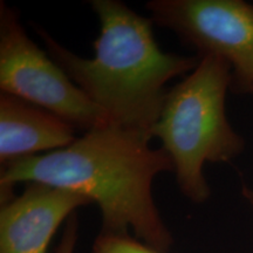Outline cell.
<instances>
[{"instance_id": "cell-1", "label": "cell", "mask_w": 253, "mask_h": 253, "mask_svg": "<svg viewBox=\"0 0 253 253\" xmlns=\"http://www.w3.org/2000/svg\"><path fill=\"white\" fill-rule=\"evenodd\" d=\"M147 132L107 125L91 129L71 145L1 164L0 202L13 198L19 183H42L86 196L96 203L106 232L130 235L160 253L173 244L153 197V182L173 171L162 148L150 147Z\"/></svg>"}, {"instance_id": "cell-2", "label": "cell", "mask_w": 253, "mask_h": 253, "mask_svg": "<svg viewBox=\"0 0 253 253\" xmlns=\"http://www.w3.org/2000/svg\"><path fill=\"white\" fill-rule=\"evenodd\" d=\"M100 24L94 58L84 59L34 25L47 53L110 125L150 135L161 115L171 79L191 73L199 58L166 53L154 38L151 18L142 17L119 0H91Z\"/></svg>"}, {"instance_id": "cell-3", "label": "cell", "mask_w": 253, "mask_h": 253, "mask_svg": "<svg viewBox=\"0 0 253 253\" xmlns=\"http://www.w3.org/2000/svg\"><path fill=\"white\" fill-rule=\"evenodd\" d=\"M231 82V66L225 60L201 56L197 67L168 90L150 130L151 138H158L171 158L178 188L192 203H204L211 195L205 163L231 162L245 148L226 118Z\"/></svg>"}, {"instance_id": "cell-4", "label": "cell", "mask_w": 253, "mask_h": 253, "mask_svg": "<svg viewBox=\"0 0 253 253\" xmlns=\"http://www.w3.org/2000/svg\"><path fill=\"white\" fill-rule=\"evenodd\" d=\"M0 89L84 132L110 125L106 114L30 39L17 11L4 1H0Z\"/></svg>"}, {"instance_id": "cell-5", "label": "cell", "mask_w": 253, "mask_h": 253, "mask_svg": "<svg viewBox=\"0 0 253 253\" xmlns=\"http://www.w3.org/2000/svg\"><path fill=\"white\" fill-rule=\"evenodd\" d=\"M151 20L194 47L197 56L214 55L233 69L237 87L253 79V5L242 0H153Z\"/></svg>"}, {"instance_id": "cell-6", "label": "cell", "mask_w": 253, "mask_h": 253, "mask_svg": "<svg viewBox=\"0 0 253 253\" xmlns=\"http://www.w3.org/2000/svg\"><path fill=\"white\" fill-rule=\"evenodd\" d=\"M86 196L42 183H26L23 194L0 209V253H47L53 236Z\"/></svg>"}, {"instance_id": "cell-7", "label": "cell", "mask_w": 253, "mask_h": 253, "mask_svg": "<svg viewBox=\"0 0 253 253\" xmlns=\"http://www.w3.org/2000/svg\"><path fill=\"white\" fill-rule=\"evenodd\" d=\"M75 140V128L65 120L19 97L0 95L1 164L63 149Z\"/></svg>"}, {"instance_id": "cell-8", "label": "cell", "mask_w": 253, "mask_h": 253, "mask_svg": "<svg viewBox=\"0 0 253 253\" xmlns=\"http://www.w3.org/2000/svg\"><path fill=\"white\" fill-rule=\"evenodd\" d=\"M90 253H160L130 235L101 231Z\"/></svg>"}, {"instance_id": "cell-9", "label": "cell", "mask_w": 253, "mask_h": 253, "mask_svg": "<svg viewBox=\"0 0 253 253\" xmlns=\"http://www.w3.org/2000/svg\"><path fill=\"white\" fill-rule=\"evenodd\" d=\"M78 230L79 220L77 213H73L68 220L66 221L65 229H63L61 242L59 243L55 253H74L75 245L78 242Z\"/></svg>"}, {"instance_id": "cell-10", "label": "cell", "mask_w": 253, "mask_h": 253, "mask_svg": "<svg viewBox=\"0 0 253 253\" xmlns=\"http://www.w3.org/2000/svg\"><path fill=\"white\" fill-rule=\"evenodd\" d=\"M242 195L244 196V198L249 202V204L253 208V188H249V186L243 185Z\"/></svg>"}, {"instance_id": "cell-11", "label": "cell", "mask_w": 253, "mask_h": 253, "mask_svg": "<svg viewBox=\"0 0 253 253\" xmlns=\"http://www.w3.org/2000/svg\"><path fill=\"white\" fill-rule=\"evenodd\" d=\"M238 89L240 90H245V91H250V93H253V79L246 82V84H243L242 87H239Z\"/></svg>"}]
</instances>
